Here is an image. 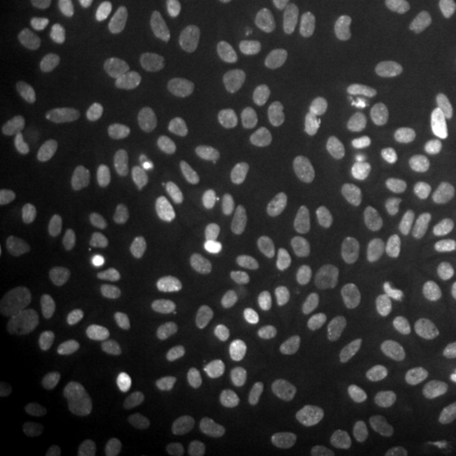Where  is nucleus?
<instances>
[{"mask_svg": "<svg viewBox=\"0 0 456 456\" xmlns=\"http://www.w3.org/2000/svg\"><path fill=\"white\" fill-rule=\"evenodd\" d=\"M241 340L231 327L216 322H180L147 330L137 340V355L167 370L221 365L236 358Z\"/></svg>", "mask_w": 456, "mask_h": 456, "instance_id": "obj_1", "label": "nucleus"}, {"mask_svg": "<svg viewBox=\"0 0 456 456\" xmlns=\"http://www.w3.org/2000/svg\"><path fill=\"white\" fill-rule=\"evenodd\" d=\"M312 206L327 228L353 236L388 211V198L373 180L355 173H330L314 183Z\"/></svg>", "mask_w": 456, "mask_h": 456, "instance_id": "obj_2", "label": "nucleus"}, {"mask_svg": "<svg viewBox=\"0 0 456 456\" xmlns=\"http://www.w3.org/2000/svg\"><path fill=\"white\" fill-rule=\"evenodd\" d=\"M424 246V228L406 213H383L373 224L347 236L345 256L355 266L370 269H398Z\"/></svg>", "mask_w": 456, "mask_h": 456, "instance_id": "obj_3", "label": "nucleus"}, {"mask_svg": "<svg viewBox=\"0 0 456 456\" xmlns=\"http://www.w3.org/2000/svg\"><path fill=\"white\" fill-rule=\"evenodd\" d=\"M383 59V28L375 18H362L347 33L327 69V92L340 102L360 99L378 77Z\"/></svg>", "mask_w": 456, "mask_h": 456, "instance_id": "obj_4", "label": "nucleus"}, {"mask_svg": "<svg viewBox=\"0 0 456 456\" xmlns=\"http://www.w3.org/2000/svg\"><path fill=\"white\" fill-rule=\"evenodd\" d=\"M59 127L89 150H112L122 137V117L89 86H69L53 104Z\"/></svg>", "mask_w": 456, "mask_h": 456, "instance_id": "obj_5", "label": "nucleus"}, {"mask_svg": "<svg viewBox=\"0 0 456 456\" xmlns=\"http://www.w3.org/2000/svg\"><path fill=\"white\" fill-rule=\"evenodd\" d=\"M77 362L74 355L61 347L51 345L33 355L26 362H20L5 380V398L20 408H36L51 403L53 398H61L74 380Z\"/></svg>", "mask_w": 456, "mask_h": 456, "instance_id": "obj_6", "label": "nucleus"}, {"mask_svg": "<svg viewBox=\"0 0 456 456\" xmlns=\"http://www.w3.org/2000/svg\"><path fill=\"white\" fill-rule=\"evenodd\" d=\"M413 365L426 391L456 395V325L444 320L426 325L413 345Z\"/></svg>", "mask_w": 456, "mask_h": 456, "instance_id": "obj_7", "label": "nucleus"}, {"mask_svg": "<svg viewBox=\"0 0 456 456\" xmlns=\"http://www.w3.org/2000/svg\"><path fill=\"white\" fill-rule=\"evenodd\" d=\"M49 266L53 279L61 284L71 299L86 310H102L110 299L107 277L97 259H92L79 246L53 244L49 251Z\"/></svg>", "mask_w": 456, "mask_h": 456, "instance_id": "obj_8", "label": "nucleus"}, {"mask_svg": "<svg viewBox=\"0 0 456 456\" xmlns=\"http://www.w3.org/2000/svg\"><path fill=\"white\" fill-rule=\"evenodd\" d=\"M391 401V386L378 375L340 370L325 380V403L340 419L375 416Z\"/></svg>", "mask_w": 456, "mask_h": 456, "instance_id": "obj_9", "label": "nucleus"}, {"mask_svg": "<svg viewBox=\"0 0 456 456\" xmlns=\"http://www.w3.org/2000/svg\"><path fill=\"white\" fill-rule=\"evenodd\" d=\"M180 173L175 165L165 160H145L132 167L119 188L122 211L134 218L152 216L178 193Z\"/></svg>", "mask_w": 456, "mask_h": 456, "instance_id": "obj_10", "label": "nucleus"}, {"mask_svg": "<svg viewBox=\"0 0 456 456\" xmlns=\"http://www.w3.org/2000/svg\"><path fill=\"white\" fill-rule=\"evenodd\" d=\"M150 110L167 130H191L196 122V89H193L191 79L173 69L163 71L152 89Z\"/></svg>", "mask_w": 456, "mask_h": 456, "instance_id": "obj_11", "label": "nucleus"}, {"mask_svg": "<svg viewBox=\"0 0 456 456\" xmlns=\"http://www.w3.org/2000/svg\"><path fill=\"white\" fill-rule=\"evenodd\" d=\"M338 26L335 11L325 3H314L307 5L297 20H294L289 38H287V56L294 64H310L314 61L325 46L330 44L332 33Z\"/></svg>", "mask_w": 456, "mask_h": 456, "instance_id": "obj_12", "label": "nucleus"}, {"mask_svg": "<svg viewBox=\"0 0 456 456\" xmlns=\"http://www.w3.org/2000/svg\"><path fill=\"white\" fill-rule=\"evenodd\" d=\"M310 340V320L299 310H279L259 335V350L269 362H289L294 360Z\"/></svg>", "mask_w": 456, "mask_h": 456, "instance_id": "obj_13", "label": "nucleus"}, {"mask_svg": "<svg viewBox=\"0 0 456 456\" xmlns=\"http://www.w3.org/2000/svg\"><path fill=\"white\" fill-rule=\"evenodd\" d=\"M175 20L188 44L200 51H216L224 41L221 13L213 0H175Z\"/></svg>", "mask_w": 456, "mask_h": 456, "instance_id": "obj_14", "label": "nucleus"}, {"mask_svg": "<svg viewBox=\"0 0 456 456\" xmlns=\"http://www.w3.org/2000/svg\"><path fill=\"white\" fill-rule=\"evenodd\" d=\"M44 439L49 444L53 456H86L89 454V441L84 436L82 428H77L71 421L69 403L61 398H53L46 403L44 416Z\"/></svg>", "mask_w": 456, "mask_h": 456, "instance_id": "obj_15", "label": "nucleus"}, {"mask_svg": "<svg viewBox=\"0 0 456 456\" xmlns=\"http://www.w3.org/2000/svg\"><path fill=\"white\" fill-rule=\"evenodd\" d=\"M147 71V59L140 53H117V51H99L92 59V74L99 86L110 92H127L142 79Z\"/></svg>", "mask_w": 456, "mask_h": 456, "instance_id": "obj_16", "label": "nucleus"}, {"mask_svg": "<svg viewBox=\"0 0 456 456\" xmlns=\"http://www.w3.org/2000/svg\"><path fill=\"white\" fill-rule=\"evenodd\" d=\"M421 193L431 208L456 216V158L428 160L421 170Z\"/></svg>", "mask_w": 456, "mask_h": 456, "instance_id": "obj_17", "label": "nucleus"}, {"mask_svg": "<svg viewBox=\"0 0 456 456\" xmlns=\"http://www.w3.org/2000/svg\"><path fill=\"white\" fill-rule=\"evenodd\" d=\"M173 426L165 419H145L119 441L114 456H167L173 449Z\"/></svg>", "mask_w": 456, "mask_h": 456, "instance_id": "obj_18", "label": "nucleus"}, {"mask_svg": "<svg viewBox=\"0 0 456 456\" xmlns=\"http://www.w3.org/2000/svg\"><path fill=\"white\" fill-rule=\"evenodd\" d=\"M152 3L155 0H92L99 18L122 28L142 26L152 13Z\"/></svg>", "mask_w": 456, "mask_h": 456, "instance_id": "obj_19", "label": "nucleus"}, {"mask_svg": "<svg viewBox=\"0 0 456 456\" xmlns=\"http://www.w3.org/2000/svg\"><path fill=\"white\" fill-rule=\"evenodd\" d=\"M236 3H239L246 20H251V23L269 20V18L274 16V11H277L279 5V0H236Z\"/></svg>", "mask_w": 456, "mask_h": 456, "instance_id": "obj_20", "label": "nucleus"}, {"mask_svg": "<svg viewBox=\"0 0 456 456\" xmlns=\"http://www.w3.org/2000/svg\"><path fill=\"white\" fill-rule=\"evenodd\" d=\"M350 456H380L375 449H368V446H362V449H355Z\"/></svg>", "mask_w": 456, "mask_h": 456, "instance_id": "obj_21", "label": "nucleus"}, {"mask_svg": "<svg viewBox=\"0 0 456 456\" xmlns=\"http://www.w3.org/2000/svg\"><path fill=\"white\" fill-rule=\"evenodd\" d=\"M452 82L456 86V44H454V51H452Z\"/></svg>", "mask_w": 456, "mask_h": 456, "instance_id": "obj_22", "label": "nucleus"}]
</instances>
